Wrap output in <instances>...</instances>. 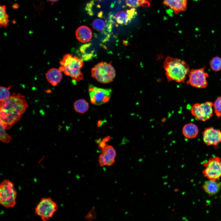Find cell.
I'll use <instances>...</instances> for the list:
<instances>
[{
    "label": "cell",
    "mask_w": 221,
    "mask_h": 221,
    "mask_svg": "<svg viewBox=\"0 0 221 221\" xmlns=\"http://www.w3.org/2000/svg\"><path fill=\"white\" fill-rule=\"evenodd\" d=\"M6 129L3 125L0 123V140L5 143H9L12 139V138L6 131Z\"/></svg>",
    "instance_id": "obj_26"
},
{
    "label": "cell",
    "mask_w": 221,
    "mask_h": 221,
    "mask_svg": "<svg viewBox=\"0 0 221 221\" xmlns=\"http://www.w3.org/2000/svg\"><path fill=\"white\" fill-rule=\"evenodd\" d=\"M163 67L168 81L180 83L184 82L190 71L189 66L185 61L170 56L165 59Z\"/></svg>",
    "instance_id": "obj_2"
},
{
    "label": "cell",
    "mask_w": 221,
    "mask_h": 221,
    "mask_svg": "<svg viewBox=\"0 0 221 221\" xmlns=\"http://www.w3.org/2000/svg\"><path fill=\"white\" fill-rule=\"evenodd\" d=\"M16 191L13 183L6 179L2 181L0 185V203L3 207L9 208L16 204Z\"/></svg>",
    "instance_id": "obj_4"
},
{
    "label": "cell",
    "mask_w": 221,
    "mask_h": 221,
    "mask_svg": "<svg viewBox=\"0 0 221 221\" xmlns=\"http://www.w3.org/2000/svg\"><path fill=\"white\" fill-rule=\"evenodd\" d=\"M205 167L203 172L204 175L209 180H218L221 177V158L214 157L204 162Z\"/></svg>",
    "instance_id": "obj_8"
},
{
    "label": "cell",
    "mask_w": 221,
    "mask_h": 221,
    "mask_svg": "<svg viewBox=\"0 0 221 221\" xmlns=\"http://www.w3.org/2000/svg\"><path fill=\"white\" fill-rule=\"evenodd\" d=\"M74 108L75 111L81 114L86 112L88 110V103L85 99H80L76 101L74 103Z\"/></svg>",
    "instance_id": "obj_20"
},
{
    "label": "cell",
    "mask_w": 221,
    "mask_h": 221,
    "mask_svg": "<svg viewBox=\"0 0 221 221\" xmlns=\"http://www.w3.org/2000/svg\"><path fill=\"white\" fill-rule=\"evenodd\" d=\"M77 39L80 41L85 43L90 41L92 36L91 30L87 26H81L78 28L76 32Z\"/></svg>",
    "instance_id": "obj_17"
},
{
    "label": "cell",
    "mask_w": 221,
    "mask_h": 221,
    "mask_svg": "<svg viewBox=\"0 0 221 221\" xmlns=\"http://www.w3.org/2000/svg\"><path fill=\"white\" fill-rule=\"evenodd\" d=\"M103 12L101 11L98 13L99 18L95 19L92 23V27L95 30L101 32L106 36L107 39L110 37V33L112 28V21L111 15L108 21H107L103 17Z\"/></svg>",
    "instance_id": "obj_11"
},
{
    "label": "cell",
    "mask_w": 221,
    "mask_h": 221,
    "mask_svg": "<svg viewBox=\"0 0 221 221\" xmlns=\"http://www.w3.org/2000/svg\"><path fill=\"white\" fill-rule=\"evenodd\" d=\"M59 69L67 76L72 78L74 82L82 80L83 76L81 69L83 65L82 60L72 54L64 55L60 61Z\"/></svg>",
    "instance_id": "obj_3"
},
{
    "label": "cell",
    "mask_w": 221,
    "mask_h": 221,
    "mask_svg": "<svg viewBox=\"0 0 221 221\" xmlns=\"http://www.w3.org/2000/svg\"><path fill=\"white\" fill-rule=\"evenodd\" d=\"M91 73L93 78L103 83L111 82L115 76V71L111 65L103 62L98 63L92 68Z\"/></svg>",
    "instance_id": "obj_5"
},
{
    "label": "cell",
    "mask_w": 221,
    "mask_h": 221,
    "mask_svg": "<svg viewBox=\"0 0 221 221\" xmlns=\"http://www.w3.org/2000/svg\"><path fill=\"white\" fill-rule=\"evenodd\" d=\"M88 45V44L84 45L81 46L80 48V51L82 54V59L85 60L91 59L94 54V52H87Z\"/></svg>",
    "instance_id": "obj_25"
},
{
    "label": "cell",
    "mask_w": 221,
    "mask_h": 221,
    "mask_svg": "<svg viewBox=\"0 0 221 221\" xmlns=\"http://www.w3.org/2000/svg\"><path fill=\"white\" fill-rule=\"evenodd\" d=\"M0 103V123L6 130L10 129L20 120L28 107L25 96L15 93Z\"/></svg>",
    "instance_id": "obj_1"
},
{
    "label": "cell",
    "mask_w": 221,
    "mask_h": 221,
    "mask_svg": "<svg viewBox=\"0 0 221 221\" xmlns=\"http://www.w3.org/2000/svg\"><path fill=\"white\" fill-rule=\"evenodd\" d=\"M19 7V5L17 3H14L12 5V8L14 10L18 9Z\"/></svg>",
    "instance_id": "obj_29"
},
{
    "label": "cell",
    "mask_w": 221,
    "mask_h": 221,
    "mask_svg": "<svg viewBox=\"0 0 221 221\" xmlns=\"http://www.w3.org/2000/svg\"><path fill=\"white\" fill-rule=\"evenodd\" d=\"M88 88L90 100L92 104L100 105L109 100L112 93L110 89L99 88L92 84L89 85Z\"/></svg>",
    "instance_id": "obj_10"
},
{
    "label": "cell",
    "mask_w": 221,
    "mask_h": 221,
    "mask_svg": "<svg viewBox=\"0 0 221 221\" xmlns=\"http://www.w3.org/2000/svg\"><path fill=\"white\" fill-rule=\"evenodd\" d=\"M137 12L135 8H131L126 10H121L117 13L115 16V21L120 25L129 24L137 16Z\"/></svg>",
    "instance_id": "obj_14"
},
{
    "label": "cell",
    "mask_w": 221,
    "mask_h": 221,
    "mask_svg": "<svg viewBox=\"0 0 221 221\" xmlns=\"http://www.w3.org/2000/svg\"><path fill=\"white\" fill-rule=\"evenodd\" d=\"M205 67L193 69L188 74V79L186 83L192 86L197 88H203L207 85V78L209 75L205 71Z\"/></svg>",
    "instance_id": "obj_9"
},
{
    "label": "cell",
    "mask_w": 221,
    "mask_h": 221,
    "mask_svg": "<svg viewBox=\"0 0 221 221\" xmlns=\"http://www.w3.org/2000/svg\"><path fill=\"white\" fill-rule=\"evenodd\" d=\"M96 218V213L93 208L91 210L85 217V219L88 221L92 220Z\"/></svg>",
    "instance_id": "obj_28"
},
{
    "label": "cell",
    "mask_w": 221,
    "mask_h": 221,
    "mask_svg": "<svg viewBox=\"0 0 221 221\" xmlns=\"http://www.w3.org/2000/svg\"><path fill=\"white\" fill-rule=\"evenodd\" d=\"M163 4L173 10L176 14L186 10L187 0H163Z\"/></svg>",
    "instance_id": "obj_15"
},
{
    "label": "cell",
    "mask_w": 221,
    "mask_h": 221,
    "mask_svg": "<svg viewBox=\"0 0 221 221\" xmlns=\"http://www.w3.org/2000/svg\"><path fill=\"white\" fill-rule=\"evenodd\" d=\"M202 187L209 196H213L220 191L221 189V183L218 180L209 179L204 182Z\"/></svg>",
    "instance_id": "obj_16"
},
{
    "label": "cell",
    "mask_w": 221,
    "mask_h": 221,
    "mask_svg": "<svg viewBox=\"0 0 221 221\" xmlns=\"http://www.w3.org/2000/svg\"><path fill=\"white\" fill-rule=\"evenodd\" d=\"M5 5H1L0 7V25L1 28H6L9 23V16L6 11Z\"/></svg>",
    "instance_id": "obj_22"
},
{
    "label": "cell",
    "mask_w": 221,
    "mask_h": 221,
    "mask_svg": "<svg viewBox=\"0 0 221 221\" xmlns=\"http://www.w3.org/2000/svg\"><path fill=\"white\" fill-rule=\"evenodd\" d=\"M213 103L207 101L201 103H197L192 105L190 108L192 115L197 120L205 121L211 118L213 115Z\"/></svg>",
    "instance_id": "obj_7"
},
{
    "label": "cell",
    "mask_w": 221,
    "mask_h": 221,
    "mask_svg": "<svg viewBox=\"0 0 221 221\" xmlns=\"http://www.w3.org/2000/svg\"><path fill=\"white\" fill-rule=\"evenodd\" d=\"M214 112L218 117L221 116V96L218 97L213 103Z\"/></svg>",
    "instance_id": "obj_27"
},
{
    "label": "cell",
    "mask_w": 221,
    "mask_h": 221,
    "mask_svg": "<svg viewBox=\"0 0 221 221\" xmlns=\"http://www.w3.org/2000/svg\"><path fill=\"white\" fill-rule=\"evenodd\" d=\"M125 3L131 8L149 7L151 5L150 0H125Z\"/></svg>",
    "instance_id": "obj_21"
},
{
    "label": "cell",
    "mask_w": 221,
    "mask_h": 221,
    "mask_svg": "<svg viewBox=\"0 0 221 221\" xmlns=\"http://www.w3.org/2000/svg\"><path fill=\"white\" fill-rule=\"evenodd\" d=\"M61 72L59 69L53 68L45 74L47 81L52 86H56L60 82L62 77Z\"/></svg>",
    "instance_id": "obj_18"
},
{
    "label": "cell",
    "mask_w": 221,
    "mask_h": 221,
    "mask_svg": "<svg viewBox=\"0 0 221 221\" xmlns=\"http://www.w3.org/2000/svg\"><path fill=\"white\" fill-rule=\"evenodd\" d=\"M12 85L8 87L1 86L0 87V103H2L8 99L10 96L9 91Z\"/></svg>",
    "instance_id": "obj_24"
},
{
    "label": "cell",
    "mask_w": 221,
    "mask_h": 221,
    "mask_svg": "<svg viewBox=\"0 0 221 221\" xmlns=\"http://www.w3.org/2000/svg\"><path fill=\"white\" fill-rule=\"evenodd\" d=\"M101 150L98 160L99 165L101 166L112 165L115 162L116 155L115 149L112 146L107 145Z\"/></svg>",
    "instance_id": "obj_13"
},
{
    "label": "cell",
    "mask_w": 221,
    "mask_h": 221,
    "mask_svg": "<svg viewBox=\"0 0 221 221\" xmlns=\"http://www.w3.org/2000/svg\"><path fill=\"white\" fill-rule=\"evenodd\" d=\"M182 132L185 137L192 139L195 138L197 135L199 133V129L196 124L192 123H189L184 126Z\"/></svg>",
    "instance_id": "obj_19"
},
{
    "label": "cell",
    "mask_w": 221,
    "mask_h": 221,
    "mask_svg": "<svg viewBox=\"0 0 221 221\" xmlns=\"http://www.w3.org/2000/svg\"><path fill=\"white\" fill-rule=\"evenodd\" d=\"M204 142L207 145L216 146L221 143V131L213 127L205 128L202 132Z\"/></svg>",
    "instance_id": "obj_12"
},
{
    "label": "cell",
    "mask_w": 221,
    "mask_h": 221,
    "mask_svg": "<svg viewBox=\"0 0 221 221\" xmlns=\"http://www.w3.org/2000/svg\"><path fill=\"white\" fill-rule=\"evenodd\" d=\"M47 0L49 2H50L52 3H53L54 2H57L59 0Z\"/></svg>",
    "instance_id": "obj_30"
},
{
    "label": "cell",
    "mask_w": 221,
    "mask_h": 221,
    "mask_svg": "<svg viewBox=\"0 0 221 221\" xmlns=\"http://www.w3.org/2000/svg\"><path fill=\"white\" fill-rule=\"evenodd\" d=\"M209 65L211 69L215 72L221 70V57L216 56L213 57L210 61Z\"/></svg>",
    "instance_id": "obj_23"
},
{
    "label": "cell",
    "mask_w": 221,
    "mask_h": 221,
    "mask_svg": "<svg viewBox=\"0 0 221 221\" xmlns=\"http://www.w3.org/2000/svg\"><path fill=\"white\" fill-rule=\"evenodd\" d=\"M57 204L50 197L43 198L36 206L35 212L43 221H47L52 217L57 211Z\"/></svg>",
    "instance_id": "obj_6"
}]
</instances>
